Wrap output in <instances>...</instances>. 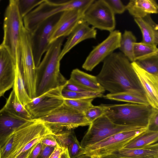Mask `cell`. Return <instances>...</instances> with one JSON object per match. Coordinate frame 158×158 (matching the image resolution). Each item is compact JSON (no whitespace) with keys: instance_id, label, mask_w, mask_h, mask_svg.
<instances>
[{"instance_id":"obj_1","label":"cell","mask_w":158,"mask_h":158,"mask_svg":"<svg viewBox=\"0 0 158 158\" xmlns=\"http://www.w3.org/2000/svg\"><path fill=\"white\" fill-rule=\"evenodd\" d=\"M103 62L96 77L105 90L110 94L128 92L147 100L131 62L122 53L113 52Z\"/></svg>"},{"instance_id":"obj_2","label":"cell","mask_w":158,"mask_h":158,"mask_svg":"<svg viewBox=\"0 0 158 158\" xmlns=\"http://www.w3.org/2000/svg\"><path fill=\"white\" fill-rule=\"evenodd\" d=\"M65 37L50 44L45 55L36 69L35 97L48 91L64 86L67 80L60 72L59 56Z\"/></svg>"},{"instance_id":"obj_3","label":"cell","mask_w":158,"mask_h":158,"mask_svg":"<svg viewBox=\"0 0 158 158\" xmlns=\"http://www.w3.org/2000/svg\"><path fill=\"white\" fill-rule=\"evenodd\" d=\"M50 134H54L44 123L35 119L29 120L13 131L7 138L0 148L1 158H15L32 140Z\"/></svg>"},{"instance_id":"obj_4","label":"cell","mask_w":158,"mask_h":158,"mask_svg":"<svg viewBox=\"0 0 158 158\" xmlns=\"http://www.w3.org/2000/svg\"><path fill=\"white\" fill-rule=\"evenodd\" d=\"M94 0H44L23 18L25 28L32 31L41 22L57 13L72 9L88 8Z\"/></svg>"},{"instance_id":"obj_5","label":"cell","mask_w":158,"mask_h":158,"mask_svg":"<svg viewBox=\"0 0 158 158\" xmlns=\"http://www.w3.org/2000/svg\"><path fill=\"white\" fill-rule=\"evenodd\" d=\"M154 109L150 105L131 103L108 105L105 114L117 124L148 127Z\"/></svg>"},{"instance_id":"obj_6","label":"cell","mask_w":158,"mask_h":158,"mask_svg":"<svg viewBox=\"0 0 158 158\" xmlns=\"http://www.w3.org/2000/svg\"><path fill=\"white\" fill-rule=\"evenodd\" d=\"M16 67L20 71L30 97H35L36 69L33 55L30 32L24 27L17 49Z\"/></svg>"},{"instance_id":"obj_7","label":"cell","mask_w":158,"mask_h":158,"mask_svg":"<svg viewBox=\"0 0 158 158\" xmlns=\"http://www.w3.org/2000/svg\"><path fill=\"white\" fill-rule=\"evenodd\" d=\"M36 119L46 124L55 135L80 126H89L91 123L84 113L64 103L48 114Z\"/></svg>"},{"instance_id":"obj_8","label":"cell","mask_w":158,"mask_h":158,"mask_svg":"<svg viewBox=\"0 0 158 158\" xmlns=\"http://www.w3.org/2000/svg\"><path fill=\"white\" fill-rule=\"evenodd\" d=\"M148 129V127L123 131L114 134L85 148L79 156L84 155L101 158L112 154L123 148L128 142Z\"/></svg>"},{"instance_id":"obj_9","label":"cell","mask_w":158,"mask_h":158,"mask_svg":"<svg viewBox=\"0 0 158 158\" xmlns=\"http://www.w3.org/2000/svg\"><path fill=\"white\" fill-rule=\"evenodd\" d=\"M23 26L17 0H10L4 15V36L1 44L7 50L15 63L17 50Z\"/></svg>"},{"instance_id":"obj_10","label":"cell","mask_w":158,"mask_h":158,"mask_svg":"<svg viewBox=\"0 0 158 158\" xmlns=\"http://www.w3.org/2000/svg\"><path fill=\"white\" fill-rule=\"evenodd\" d=\"M89 126L80 143L83 148L117 133L147 127L117 124L111 121L105 114L92 122Z\"/></svg>"},{"instance_id":"obj_11","label":"cell","mask_w":158,"mask_h":158,"mask_svg":"<svg viewBox=\"0 0 158 158\" xmlns=\"http://www.w3.org/2000/svg\"><path fill=\"white\" fill-rule=\"evenodd\" d=\"M63 12L57 13L40 23L30 32L31 47L36 67L50 45L49 40L54 27Z\"/></svg>"},{"instance_id":"obj_12","label":"cell","mask_w":158,"mask_h":158,"mask_svg":"<svg viewBox=\"0 0 158 158\" xmlns=\"http://www.w3.org/2000/svg\"><path fill=\"white\" fill-rule=\"evenodd\" d=\"M83 19L95 29L110 32L115 28V14L105 0H94L85 12Z\"/></svg>"},{"instance_id":"obj_13","label":"cell","mask_w":158,"mask_h":158,"mask_svg":"<svg viewBox=\"0 0 158 158\" xmlns=\"http://www.w3.org/2000/svg\"><path fill=\"white\" fill-rule=\"evenodd\" d=\"M64 86L51 89L32 98L25 106L32 119L48 114L64 103V98L62 94Z\"/></svg>"},{"instance_id":"obj_14","label":"cell","mask_w":158,"mask_h":158,"mask_svg":"<svg viewBox=\"0 0 158 158\" xmlns=\"http://www.w3.org/2000/svg\"><path fill=\"white\" fill-rule=\"evenodd\" d=\"M121 33L114 30L110 32L109 36L103 41L94 47L87 57L82 67L91 71L109 55L119 48Z\"/></svg>"},{"instance_id":"obj_15","label":"cell","mask_w":158,"mask_h":158,"mask_svg":"<svg viewBox=\"0 0 158 158\" xmlns=\"http://www.w3.org/2000/svg\"><path fill=\"white\" fill-rule=\"evenodd\" d=\"M87 9H72L63 12L54 27L50 44L60 37L69 36L83 19Z\"/></svg>"},{"instance_id":"obj_16","label":"cell","mask_w":158,"mask_h":158,"mask_svg":"<svg viewBox=\"0 0 158 158\" xmlns=\"http://www.w3.org/2000/svg\"><path fill=\"white\" fill-rule=\"evenodd\" d=\"M16 63L7 50L0 44V97L13 87Z\"/></svg>"},{"instance_id":"obj_17","label":"cell","mask_w":158,"mask_h":158,"mask_svg":"<svg viewBox=\"0 0 158 158\" xmlns=\"http://www.w3.org/2000/svg\"><path fill=\"white\" fill-rule=\"evenodd\" d=\"M132 66L145 92L149 104L158 110V76L144 70L136 64L131 62Z\"/></svg>"},{"instance_id":"obj_18","label":"cell","mask_w":158,"mask_h":158,"mask_svg":"<svg viewBox=\"0 0 158 158\" xmlns=\"http://www.w3.org/2000/svg\"><path fill=\"white\" fill-rule=\"evenodd\" d=\"M97 30L82 19L68 36L69 37L61 50L59 56L61 60L64 55L80 42L90 39H95Z\"/></svg>"},{"instance_id":"obj_19","label":"cell","mask_w":158,"mask_h":158,"mask_svg":"<svg viewBox=\"0 0 158 158\" xmlns=\"http://www.w3.org/2000/svg\"><path fill=\"white\" fill-rule=\"evenodd\" d=\"M28 121L13 115L3 107L0 110V148L13 131Z\"/></svg>"},{"instance_id":"obj_20","label":"cell","mask_w":158,"mask_h":158,"mask_svg":"<svg viewBox=\"0 0 158 158\" xmlns=\"http://www.w3.org/2000/svg\"><path fill=\"white\" fill-rule=\"evenodd\" d=\"M142 35V42L157 46L158 44V25L152 19L150 15L141 18H134Z\"/></svg>"},{"instance_id":"obj_21","label":"cell","mask_w":158,"mask_h":158,"mask_svg":"<svg viewBox=\"0 0 158 158\" xmlns=\"http://www.w3.org/2000/svg\"><path fill=\"white\" fill-rule=\"evenodd\" d=\"M126 7V10L134 18L158 13V5L155 0H130Z\"/></svg>"},{"instance_id":"obj_22","label":"cell","mask_w":158,"mask_h":158,"mask_svg":"<svg viewBox=\"0 0 158 158\" xmlns=\"http://www.w3.org/2000/svg\"><path fill=\"white\" fill-rule=\"evenodd\" d=\"M69 80L89 90L103 93L105 91L98 82L96 76L88 74L78 69L72 70Z\"/></svg>"},{"instance_id":"obj_23","label":"cell","mask_w":158,"mask_h":158,"mask_svg":"<svg viewBox=\"0 0 158 158\" xmlns=\"http://www.w3.org/2000/svg\"><path fill=\"white\" fill-rule=\"evenodd\" d=\"M112 154L118 158H158V143L141 148H122Z\"/></svg>"},{"instance_id":"obj_24","label":"cell","mask_w":158,"mask_h":158,"mask_svg":"<svg viewBox=\"0 0 158 158\" xmlns=\"http://www.w3.org/2000/svg\"><path fill=\"white\" fill-rule=\"evenodd\" d=\"M3 107L9 113L19 118L27 120L32 119L25 106L19 100L13 89Z\"/></svg>"},{"instance_id":"obj_25","label":"cell","mask_w":158,"mask_h":158,"mask_svg":"<svg viewBox=\"0 0 158 158\" xmlns=\"http://www.w3.org/2000/svg\"><path fill=\"white\" fill-rule=\"evenodd\" d=\"M158 140V131H151L147 129L127 143L123 148H143L156 143Z\"/></svg>"},{"instance_id":"obj_26","label":"cell","mask_w":158,"mask_h":158,"mask_svg":"<svg viewBox=\"0 0 158 158\" xmlns=\"http://www.w3.org/2000/svg\"><path fill=\"white\" fill-rule=\"evenodd\" d=\"M136 42V38L132 32L125 30L122 35L119 48L131 62L135 61L133 48L134 44Z\"/></svg>"},{"instance_id":"obj_27","label":"cell","mask_w":158,"mask_h":158,"mask_svg":"<svg viewBox=\"0 0 158 158\" xmlns=\"http://www.w3.org/2000/svg\"><path fill=\"white\" fill-rule=\"evenodd\" d=\"M13 90L19 101L24 106L31 100L26 90L22 75L16 67L15 76L13 86Z\"/></svg>"},{"instance_id":"obj_28","label":"cell","mask_w":158,"mask_h":158,"mask_svg":"<svg viewBox=\"0 0 158 158\" xmlns=\"http://www.w3.org/2000/svg\"><path fill=\"white\" fill-rule=\"evenodd\" d=\"M103 97L107 99L124 102L128 103L150 105L146 99L128 92L109 93L103 96Z\"/></svg>"},{"instance_id":"obj_29","label":"cell","mask_w":158,"mask_h":158,"mask_svg":"<svg viewBox=\"0 0 158 158\" xmlns=\"http://www.w3.org/2000/svg\"><path fill=\"white\" fill-rule=\"evenodd\" d=\"M134 55L135 61L153 55L158 54L157 46L150 45L142 42L134 44Z\"/></svg>"},{"instance_id":"obj_30","label":"cell","mask_w":158,"mask_h":158,"mask_svg":"<svg viewBox=\"0 0 158 158\" xmlns=\"http://www.w3.org/2000/svg\"><path fill=\"white\" fill-rule=\"evenodd\" d=\"M140 68L150 73L158 76V54L135 61Z\"/></svg>"},{"instance_id":"obj_31","label":"cell","mask_w":158,"mask_h":158,"mask_svg":"<svg viewBox=\"0 0 158 158\" xmlns=\"http://www.w3.org/2000/svg\"><path fill=\"white\" fill-rule=\"evenodd\" d=\"M62 96L64 99H94L101 97L103 93L86 90L79 92H73L62 89Z\"/></svg>"},{"instance_id":"obj_32","label":"cell","mask_w":158,"mask_h":158,"mask_svg":"<svg viewBox=\"0 0 158 158\" xmlns=\"http://www.w3.org/2000/svg\"><path fill=\"white\" fill-rule=\"evenodd\" d=\"M94 99H64V103L80 112L84 113L93 105Z\"/></svg>"},{"instance_id":"obj_33","label":"cell","mask_w":158,"mask_h":158,"mask_svg":"<svg viewBox=\"0 0 158 158\" xmlns=\"http://www.w3.org/2000/svg\"><path fill=\"white\" fill-rule=\"evenodd\" d=\"M44 0H17L19 13L23 18Z\"/></svg>"},{"instance_id":"obj_34","label":"cell","mask_w":158,"mask_h":158,"mask_svg":"<svg viewBox=\"0 0 158 158\" xmlns=\"http://www.w3.org/2000/svg\"><path fill=\"white\" fill-rule=\"evenodd\" d=\"M108 106V105L104 104L97 106L93 105L84 113L85 117L91 123L105 114Z\"/></svg>"},{"instance_id":"obj_35","label":"cell","mask_w":158,"mask_h":158,"mask_svg":"<svg viewBox=\"0 0 158 158\" xmlns=\"http://www.w3.org/2000/svg\"><path fill=\"white\" fill-rule=\"evenodd\" d=\"M64 131L55 135L59 145L64 148H67L77 138L73 131Z\"/></svg>"},{"instance_id":"obj_36","label":"cell","mask_w":158,"mask_h":158,"mask_svg":"<svg viewBox=\"0 0 158 158\" xmlns=\"http://www.w3.org/2000/svg\"><path fill=\"white\" fill-rule=\"evenodd\" d=\"M115 14H122L126 10V6L120 0H105Z\"/></svg>"},{"instance_id":"obj_37","label":"cell","mask_w":158,"mask_h":158,"mask_svg":"<svg viewBox=\"0 0 158 158\" xmlns=\"http://www.w3.org/2000/svg\"><path fill=\"white\" fill-rule=\"evenodd\" d=\"M81 148L77 138L67 148L71 158H77L79 156Z\"/></svg>"},{"instance_id":"obj_38","label":"cell","mask_w":158,"mask_h":158,"mask_svg":"<svg viewBox=\"0 0 158 158\" xmlns=\"http://www.w3.org/2000/svg\"><path fill=\"white\" fill-rule=\"evenodd\" d=\"M148 129L158 131V110L154 109L150 117Z\"/></svg>"},{"instance_id":"obj_39","label":"cell","mask_w":158,"mask_h":158,"mask_svg":"<svg viewBox=\"0 0 158 158\" xmlns=\"http://www.w3.org/2000/svg\"><path fill=\"white\" fill-rule=\"evenodd\" d=\"M40 143L42 145L54 148L59 145L55 134H48L45 135L41 140Z\"/></svg>"},{"instance_id":"obj_40","label":"cell","mask_w":158,"mask_h":158,"mask_svg":"<svg viewBox=\"0 0 158 158\" xmlns=\"http://www.w3.org/2000/svg\"><path fill=\"white\" fill-rule=\"evenodd\" d=\"M63 89L73 92H79L89 90L69 80H67L66 83L64 86Z\"/></svg>"},{"instance_id":"obj_41","label":"cell","mask_w":158,"mask_h":158,"mask_svg":"<svg viewBox=\"0 0 158 158\" xmlns=\"http://www.w3.org/2000/svg\"><path fill=\"white\" fill-rule=\"evenodd\" d=\"M42 146L40 141L36 143L28 158H37L40 153Z\"/></svg>"},{"instance_id":"obj_42","label":"cell","mask_w":158,"mask_h":158,"mask_svg":"<svg viewBox=\"0 0 158 158\" xmlns=\"http://www.w3.org/2000/svg\"><path fill=\"white\" fill-rule=\"evenodd\" d=\"M65 148L58 145L55 148L53 151L48 158H60Z\"/></svg>"},{"instance_id":"obj_43","label":"cell","mask_w":158,"mask_h":158,"mask_svg":"<svg viewBox=\"0 0 158 158\" xmlns=\"http://www.w3.org/2000/svg\"><path fill=\"white\" fill-rule=\"evenodd\" d=\"M42 148L40 154L41 158H48L53 151L54 148L42 145Z\"/></svg>"},{"instance_id":"obj_44","label":"cell","mask_w":158,"mask_h":158,"mask_svg":"<svg viewBox=\"0 0 158 158\" xmlns=\"http://www.w3.org/2000/svg\"><path fill=\"white\" fill-rule=\"evenodd\" d=\"M36 144L33 146L29 150L25 152L20 154L15 158H28L31 154Z\"/></svg>"},{"instance_id":"obj_45","label":"cell","mask_w":158,"mask_h":158,"mask_svg":"<svg viewBox=\"0 0 158 158\" xmlns=\"http://www.w3.org/2000/svg\"><path fill=\"white\" fill-rule=\"evenodd\" d=\"M60 158H71L67 148H65Z\"/></svg>"},{"instance_id":"obj_46","label":"cell","mask_w":158,"mask_h":158,"mask_svg":"<svg viewBox=\"0 0 158 158\" xmlns=\"http://www.w3.org/2000/svg\"><path fill=\"white\" fill-rule=\"evenodd\" d=\"M101 158H118L113 155L111 154L109 155L103 157Z\"/></svg>"},{"instance_id":"obj_47","label":"cell","mask_w":158,"mask_h":158,"mask_svg":"<svg viewBox=\"0 0 158 158\" xmlns=\"http://www.w3.org/2000/svg\"><path fill=\"white\" fill-rule=\"evenodd\" d=\"M77 158H91L90 157L84 155H81Z\"/></svg>"},{"instance_id":"obj_48","label":"cell","mask_w":158,"mask_h":158,"mask_svg":"<svg viewBox=\"0 0 158 158\" xmlns=\"http://www.w3.org/2000/svg\"><path fill=\"white\" fill-rule=\"evenodd\" d=\"M91 157V158H99L94 157Z\"/></svg>"},{"instance_id":"obj_49","label":"cell","mask_w":158,"mask_h":158,"mask_svg":"<svg viewBox=\"0 0 158 158\" xmlns=\"http://www.w3.org/2000/svg\"><path fill=\"white\" fill-rule=\"evenodd\" d=\"M0 158H1V153H0Z\"/></svg>"},{"instance_id":"obj_50","label":"cell","mask_w":158,"mask_h":158,"mask_svg":"<svg viewBox=\"0 0 158 158\" xmlns=\"http://www.w3.org/2000/svg\"></svg>"}]
</instances>
